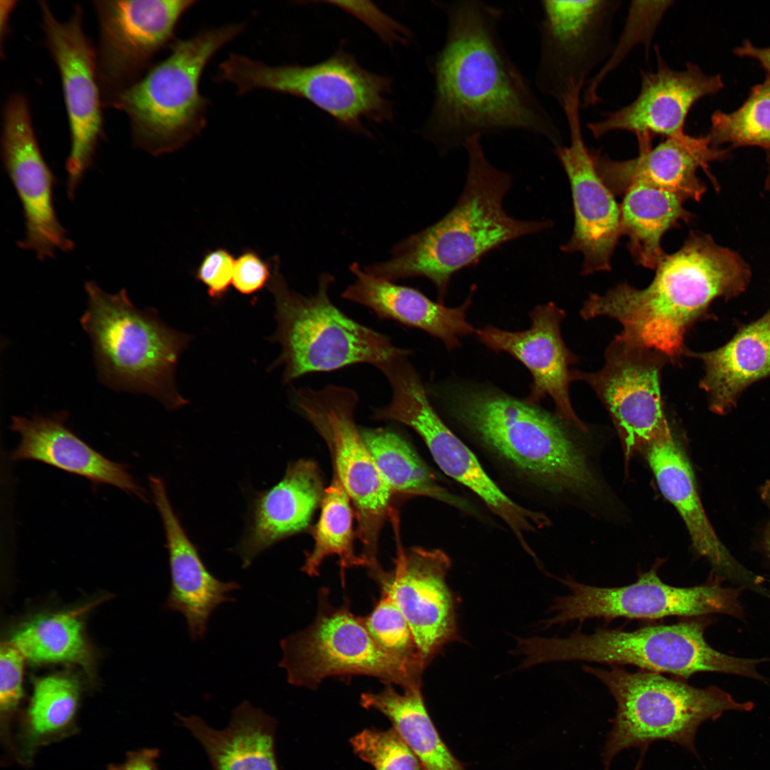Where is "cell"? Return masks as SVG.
<instances>
[{
  "label": "cell",
  "instance_id": "6da1fadb",
  "mask_svg": "<svg viewBox=\"0 0 770 770\" xmlns=\"http://www.w3.org/2000/svg\"><path fill=\"white\" fill-rule=\"evenodd\" d=\"M446 17L443 43L430 58L433 102L421 130L446 154L470 138L518 130L563 146L560 129L509 56L503 11L481 1L436 2Z\"/></svg>",
  "mask_w": 770,
  "mask_h": 770
},
{
  "label": "cell",
  "instance_id": "7a4b0ae2",
  "mask_svg": "<svg viewBox=\"0 0 770 770\" xmlns=\"http://www.w3.org/2000/svg\"><path fill=\"white\" fill-rule=\"evenodd\" d=\"M644 289L624 282L603 294H591L580 314L609 317L622 326V337L654 349L672 363L684 355V337L717 298L736 297L750 282L748 264L711 235L691 232L684 245L665 254Z\"/></svg>",
  "mask_w": 770,
  "mask_h": 770
},
{
  "label": "cell",
  "instance_id": "3957f363",
  "mask_svg": "<svg viewBox=\"0 0 770 770\" xmlns=\"http://www.w3.org/2000/svg\"><path fill=\"white\" fill-rule=\"evenodd\" d=\"M475 136L463 145L468 155L466 183L451 210L437 222L409 235L391 250V257L364 270L381 279L424 277L443 304L452 276L504 243L552 227L549 220H520L507 214L503 200L511 176L494 167Z\"/></svg>",
  "mask_w": 770,
  "mask_h": 770
},
{
  "label": "cell",
  "instance_id": "277c9868",
  "mask_svg": "<svg viewBox=\"0 0 770 770\" xmlns=\"http://www.w3.org/2000/svg\"><path fill=\"white\" fill-rule=\"evenodd\" d=\"M450 407L488 453L532 486L554 493L594 486L584 454L556 415L485 389L456 392Z\"/></svg>",
  "mask_w": 770,
  "mask_h": 770
},
{
  "label": "cell",
  "instance_id": "5b68a950",
  "mask_svg": "<svg viewBox=\"0 0 770 770\" xmlns=\"http://www.w3.org/2000/svg\"><path fill=\"white\" fill-rule=\"evenodd\" d=\"M711 622L706 616L632 631L598 628L590 634L577 632L563 638L520 639L519 652L525 656L521 667L581 661L632 664L682 679L699 672H718L766 681L756 667L769 659L733 657L715 650L704 637L705 629Z\"/></svg>",
  "mask_w": 770,
  "mask_h": 770
},
{
  "label": "cell",
  "instance_id": "8992f818",
  "mask_svg": "<svg viewBox=\"0 0 770 770\" xmlns=\"http://www.w3.org/2000/svg\"><path fill=\"white\" fill-rule=\"evenodd\" d=\"M88 307L80 322L91 338L98 377L115 389L151 395L169 409L188 403L174 371L190 337L173 330L153 309L136 308L126 289L111 294L85 284Z\"/></svg>",
  "mask_w": 770,
  "mask_h": 770
},
{
  "label": "cell",
  "instance_id": "52a82bcc",
  "mask_svg": "<svg viewBox=\"0 0 770 770\" xmlns=\"http://www.w3.org/2000/svg\"><path fill=\"white\" fill-rule=\"evenodd\" d=\"M582 669L606 686L617 705L602 752L605 770L620 751H646L658 741L675 743L697 756L695 737L703 722H714L727 711L754 708L752 702H739L716 686L697 688L658 672H630L619 665L609 669L584 665Z\"/></svg>",
  "mask_w": 770,
  "mask_h": 770
},
{
  "label": "cell",
  "instance_id": "ba28073f",
  "mask_svg": "<svg viewBox=\"0 0 770 770\" xmlns=\"http://www.w3.org/2000/svg\"><path fill=\"white\" fill-rule=\"evenodd\" d=\"M268 289L275 302L277 328L272 337L282 351L274 364L284 366L283 381L309 373L337 371L357 364L379 366L410 349L394 345L391 339L342 312L332 302L329 289L334 276L322 274L317 292L304 296L288 287L280 272L279 257L272 258Z\"/></svg>",
  "mask_w": 770,
  "mask_h": 770
},
{
  "label": "cell",
  "instance_id": "9c48e42d",
  "mask_svg": "<svg viewBox=\"0 0 770 770\" xmlns=\"http://www.w3.org/2000/svg\"><path fill=\"white\" fill-rule=\"evenodd\" d=\"M243 29V24H230L176 41L165 59L115 99L111 107L128 115L134 148L159 156L182 148L200 133L207 106L199 90L203 69Z\"/></svg>",
  "mask_w": 770,
  "mask_h": 770
},
{
  "label": "cell",
  "instance_id": "30bf717a",
  "mask_svg": "<svg viewBox=\"0 0 770 770\" xmlns=\"http://www.w3.org/2000/svg\"><path fill=\"white\" fill-rule=\"evenodd\" d=\"M217 80L232 83L240 94L265 88L306 99L357 133L369 134L364 120L381 123L394 117L388 99L391 81L363 68L342 48L311 66H270L231 53L220 64Z\"/></svg>",
  "mask_w": 770,
  "mask_h": 770
},
{
  "label": "cell",
  "instance_id": "8fae6325",
  "mask_svg": "<svg viewBox=\"0 0 770 770\" xmlns=\"http://www.w3.org/2000/svg\"><path fill=\"white\" fill-rule=\"evenodd\" d=\"M329 597V589L321 588L312 623L280 641L279 666L289 684L314 689L329 677L366 675L404 690L421 687L424 667L386 652L351 612L348 599L335 607Z\"/></svg>",
  "mask_w": 770,
  "mask_h": 770
},
{
  "label": "cell",
  "instance_id": "7c38bea8",
  "mask_svg": "<svg viewBox=\"0 0 770 770\" xmlns=\"http://www.w3.org/2000/svg\"><path fill=\"white\" fill-rule=\"evenodd\" d=\"M294 401L327 444L334 474L350 498L361 558L366 565L377 562L379 538L394 495L356 426L358 395L350 388L329 384L299 389Z\"/></svg>",
  "mask_w": 770,
  "mask_h": 770
},
{
  "label": "cell",
  "instance_id": "4fadbf2b",
  "mask_svg": "<svg viewBox=\"0 0 770 770\" xmlns=\"http://www.w3.org/2000/svg\"><path fill=\"white\" fill-rule=\"evenodd\" d=\"M385 377L391 389V399L387 405L373 409L371 419L399 422L411 428L441 471L480 498L530 551L524 534L546 526L548 518L516 503L488 476L473 453L437 414L410 362L392 366Z\"/></svg>",
  "mask_w": 770,
  "mask_h": 770
},
{
  "label": "cell",
  "instance_id": "5bb4252c",
  "mask_svg": "<svg viewBox=\"0 0 770 770\" xmlns=\"http://www.w3.org/2000/svg\"><path fill=\"white\" fill-rule=\"evenodd\" d=\"M657 568V564L635 582L620 587H597L570 578L560 579L570 594L555 599L550 610L554 615L544 622L545 627L574 621L582 623L591 618L686 619L724 614L744 620L739 599L744 588L724 587L722 580L715 578L703 585L672 586L660 579Z\"/></svg>",
  "mask_w": 770,
  "mask_h": 770
},
{
  "label": "cell",
  "instance_id": "9a60e30c",
  "mask_svg": "<svg viewBox=\"0 0 770 770\" xmlns=\"http://www.w3.org/2000/svg\"><path fill=\"white\" fill-rule=\"evenodd\" d=\"M620 0L540 1V56L535 82L561 106L575 86L584 87L610 58ZM583 90V89H582Z\"/></svg>",
  "mask_w": 770,
  "mask_h": 770
},
{
  "label": "cell",
  "instance_id": "2e32d148",
  "mask_svg": "<svg viewBox=\"0 0 770 770\" xmlns=\"http://www.w3.org/2000/svg\"><path fill=\"white\" fill-rule=\"evenodd\" d=\"M605 359L596 372L573 370V381H585L597 395L618 431L627 461L635 451L672 432L660 388L662 370L669 360L620 334Z\"/></svg>",
  "mask_w": 770,
  "mask_h": 770
},
{
  "label": "cell",
  "instance_id": "e0dca14e",
  "mask_svg": "<svg viewBox=\"0 0 770 770\" xmlns=\"http://www.w3.org/2000/svg\"><path fill=\"white\" fill-rule=\"evenodd\" d=\"M99 24L96 68L103 105L138 82L172 39L193 0L95 1Z\"/></svg>",
  "mask_w": 770,
  "mask_h": 770
},
{
  "label": "cell",
  "instance_id": "ac0fdd59",
  "mask_svg": "<svg viewBox=\"0 0 770 770\" xmlns=\"http://www.w3.org/2000/svg\"><path fill=\"white\" fill-rule=\"evenodd\" d=\"M46 45L58 69L69 123L71 148L66 162L67 195L73 200L93 165L103 136V101L96 50L83 29V9L75 5L60 21L45 1H39Z\"/></svg>",
  "mask_w": 770,
  "mask_h": 770
},
{
  "label": "cell",
  "instance_id": "d6986e66",
  "mask_svg": "<svg viewBox=\"0 0 770 770\" xmlns=\"http://www.w3.org/2000/svg\"><path fill=\"white\" fill-rule=\"evenodd\" d=\"M1 150L4 168L21 203L25 237L17 241L44 261L55 252L74 249L57 216L53 202L55 177L47 165L34 130L28 99L17 93L4 106Z\"/></svg>",
  "mask_w": 770,
  "mask_h": 770
},
{
  "label": "cell",
  "instance_id": "ffe728a7",
  "mask_svg": "<svg viewBox=\"0 0 770 770\" xmlns=\"http://www.w3.org/2000/svg\"><path fill=\"white\" fill-rule=\"evenodd\" d=\"M582 88L573 87L561 108L566 118L570 144L554 149L570 185L574 227L565 252L584 257L582 274L611 270V258L620 234V208L595 167L582 136L580 109Z\"/></svg>",
  "mask_w": 770,
  "mask_h": 770
},
{
  "label": "cell",
  "instance_id": "44dd1931",
  "mask_svg": "<svg viewBox=\"0 0 770 770\" xmlns=\"http://www.w3.org/2000/svg\"><path fill=\"white\" fill-rule=\"evenodd\" d=\"M654 51L657 68L640 71V88L635 98L587 124L595 138L617 131L630 133L637 140L639 153L646 152L652 148L654 137L666 138L685 132L692 107L724 87L720 75L707 74L692 62L682 70L673 69L657 46Z\"/></svg>",
  "mask_w": 770,
  "mask_h": 770
},
{
  "label": "cell",
  "instance_id": "7402d4cb",
  "mask_svg": "<svg viewBox=\"0 0 770 770\" xmlns=\"http://www.w3.org/2000/svg\"><path fill=\"white\" fill-rule=\"evenodd\" d=\"M394 566H368L369 575L405 616L426 664L456 637L454 604L446 583L450 558L441 550L398 548Z\"/></svg>",
  "mask_w": 770,
  "mask_h": 770
},
{
  "label": "cell",
  "instance_id": "603a6c76",
  "mask_svg": "<svg viewBox=\"0 0 770 770\" xmlns=\"http://www.w3.org/2000/svg\"><path fill=\"white\" fill-rule=\"evenodd\" d=\"M530 317V327L524 331L509 332L489 325L476 332L488 348L508 352L530 372L533 380L527 402L536 405L550 396L558 417L585 431L586 427L575 414L569 396L573 381L570 367L576 363L577 358L562 338L560 324L565 312L549 302L537 306Z\"/></svg>",
  "mask_w": 770,
  "mask_h": 770
},
{
  "label": "cell",
  "instance_id": "cb8c5ba5",
  "mask_svg": "<svg viewBox=\"0 0 770 770\" xmlns=\"http://www.w3.org/2000/svg\"><path fill=\"white\" fill-rule=\"evenodd\" d=\"M597 173L615 195H623L635 183L647 184L677 195L683 202L698 201L706 186L697 175L702 168L711 179L709 165L729 156V149L714 147L707 135L685 132L664 138L655 147L632 159L614 160L590 150Z\"/></svg>",
  "mask_w": 770,
  "mask_h": 770
},
{
  "label": "cell",
  "instance_id": "d4e9b609",
  "mask_svg": "<svg viewBox=\"0 0 770 770\" xmlns=\"http://www.w3.org/2000/svg\"><path fill=\"white\" fill-rule=\"evenodd\" d=\"M645 450L662 493L677 509L696 552L712 565L713 576L763 594L764 578L739 563L715 533L699 500L687 458L672 432L654 440Z\"/></svg>",
  "mask_w": 770,
  "mask_h": 770
},
{
  "label": "cell",
  "instance_id": "484cf974",
  "mask_svg": "<svg viewBox=\"0 0 770 770\" xmlns=\"http://www.w3.org/2000/svg\"><path fill=\"white\" fill-rule=\"evenodd\" d=\"M150 486L163 521L169 555L171 583L165 607L185 616L189 635L196 641L205 637L208 620L216 608L234 600L227 594L240 585L218 580L207 568L174 512L163 481L150 476Z\"/></svg>",
  "mask_w": 770,
  "mask_h": 770
},
{
  "label": "cell",
  "instance_id": "4316f807",
  "mask_svg": "<svg viewBox=\"0 0 770 770\" xmlns=\"http://www.w3.org/2000/svg\"><path fill=\"white\" fill-rule=\"evenodd\" d=\"M325 488L315 461L301 458L289 463L282 480L252 502L249 523L237 548L243 568L279 541L309 530Z\"/></svg>",
  "mask_w": 770,
  "mask_h": 770
},
{
  "label": "cell",
  "instance_id": "83f0119b",
  "mask_svg": "<svg viewBox=\"0 0 770 770\" xmlns=\"http://www.w3.org/2000/svg\"><path fill=\"white\" fill-rule=\"evenodd\" d=\"M349 270L355 280L343 291L342 298L370 309L380 319L424 331L440 339L449 350L460 346L461 337L476 332L466 319L475 285L466 301L452 308L432 301L416 289L377 277L356 262L349 266Z\"/></svg>",
  "mask_w": 770,
  "mask_h": 770
},
{
  "label": "cell",
  "instance_id": "f1b7e54d",
  "mask_svg": "<svg viewBox=\"0 0 770 770\" xmlns=\"http://www.w3.org/2000/svg\"><path fill=\"white\" fill-rule=\"evenodd\" d=\"M66 411L31 419L12 416L11 429L21 441L12 451V461H38L93 483L115 486L145 500V491L125 466L111 461L83 442L67 426Z\"/></svg>",
  "mask_w": 770,
  "mask_h": 770
},
{
  "label": "cell",
  "instance_id": "f546056e",
  "mask_svg": "<svg viewBox=\"0 0 770 770\" xmlns=\"http://www.w3.org/2000/svg\"><path fill=\"white\" fill-rule=\"evenodd\" d=\"M684 355L702 361L704 375L699 386L707 394L710 410L728 413L747 386L770 376V309L741 327L723 346L702 353L686 349Z\"/></svg>",
  "mask_w": 770,
  "mask_h": 770
},
{
  "label": "cell",
  "instance_id": "4dcf8cb0",
  "mask_svg": "<svg viewBox=\"0 0 770 770\" xmlns=\"http://www.w3.org/2000/svg\"><path fill=\"white\" fill-rule=\"evenodd\" d=\"M177 717L202 745L212 770H279L276 722L247 701L233 710L228 726L222 729H214L196 715Z\"/></svg>",
  "mask_w": 770,
  "mask_h": 770
},
{
  "label": "cell",
  "instance_id": "1f68e13d",
  "mask_svg": "<svg viewBox=\"0 0 770 770\" xmlns=\"http://www.w3.org/2000/svg\"><path fill=\"white\" fill-rule=\"evenodd\" d=\"M81 690L78 682L66 675L38 679L24 713L11 754L24 766L32 764L38 751L73 735Z\"/></svg>",
  "mask_w": 770,
  "mask_h": 770
},
{
  "label": "cell",
  "instance_id": "d6a6232c",
  "mask_svg": "<svg viewBox=\"0 0 770 770\" xmlns=\"http://www.w3.org/2000/svg\"><path fill=\"white\" fill-rule=\"evenodd\" d=\"M620 208V234L629 239L627 248L635 262L655 270L665 255L661 242L670 229L694 215L676 195L645 183L630 186Z\"/></svg>",
  "mask_w": 770,
  "mask_h": 770
},
{
  "label": "cell",
  "instance_id": "836d02e7",
  "mask_svg": "<svg viewBox=\"0 0 770 770\" xmlns=\"http://www.w3.org/2000/svg\"><path fill=\"white\" fill-rule=\"evenodd\" d=\"M361 705L378 711L419 760L423 770H466L441 739L424 704L421 687L399 693L392 684L361 695Z\"/></svg>",
  "mask_w": 770,
  "mask_h": 770
},
{
  "label": "cell",
  "instance_id": "e575fe53",
  "mask_svg": "<svg viewBox=\"0 0 770 770\" xmlns=\"http://www.w3.org/2000/svg\"><path fill=\"white\" fill-rule=\"evenodd\" d=\"M362 438L394 496H426L451 502L408 441L389 428H360Z\"/></svg>",
  "mask_w": 770,
  "mask_h": 770
},
{
  "label": "cell",
  "instance_id": "d590c367",
  "mask_svg": "<svg viewBox=\"0 0 770 770\" xmlns=\"http://www.w3.org/2000/svg\"><path fill=\"white\" fill-rule=\"evenodd\" d=\"M320 508L319 520L310 528L314 545L306 553L302 571L309 576L318 575L322 562L330 555L339 557L342 572L345 568L365 566V561L354 551L352 504L334 474L325 488Z\"/></svg>",
  "mask_w": 770,
  "mask_h": 770
},
{
  "label": "cell",
  "instance_id": "8d00e7d4",
  "mask_svg": "<svg viewBox=\"0 0 770 770\" xmlns=\"http://www.w3.org/2000/svg\"><path fill=\"white\" fill-rule=\"evenodd\" d=\"M11 642L33 663L72 662L86 668L91 663L82 625L74 612L37 617L22 625Z\"/></svg>",
  "mask_w": 770,
  "mask_h": 770
},
{
  "label": "cell",
  "instance_id": "74e56055",
  "mask_svg": "<svg viewBox=\"0 0 770 770\" xmlns=\"http://www.w3.org/2000/svg\"><path fill=\"white\" fill-rule=\"evenodd\" d=\"M712 145L759 146L770 150V75L751 87L742 105L729 113L716 111L707 134Z\"/></svg>",
  "mask_w": 770,
  "mask_h": 770
},
{
  "label": "cell",
  "instance_id": "f35d334b",
  "mask_svg": "<svg viewBox=\"0 0 770 770\" xmlns=\"http://www.w3.org/2000/svg\"><path fill=\"white\" fill-rule=\"evenodd\" d=\"M374 640L386 652L407 662L425 667L410 626L398 606L381 594L372 611L361 617Z\"/></svg>",
  "mask_w": 770,
  "mask_h": 770
},
{
  "label": "cell",
  "instance_id": "ab89813d",
  "mask_svg": "<svg viewBox=\"0 0 770 770\" xmlns=\"http://www.w3.org/2000/svg\"><path fill=\"white\" fill-rule=\"evenodd\" d=\"M350 743L354 753L375 770H423L394 728L366 729L354 736Z\"/></svg>",
  "mask_w": 770,
  "mask_h": 770
},
{
  "label": "cell",
  "instance_id": "60d3db41",
  "mask_svg": "<svg viewBox=\"0 0 770 770\" xmlns=\"http://www.w3.org/2000/svg\"><path fill=\"white\" fill-rule=\"evenodd\" d=\"M24 657L10 642L0 650V727L2 743L12 751L11 722L23 697Z\"/></svg>",
  "mask_w": 770,
  "mask_h": 770
},
{
  "label": "cell",
  "instance_id": "b9f144b4",
  "mask_svg": "<svg viewBox=\"0 0 770 770\" xmlns=\"http://www.w3.org/2000/svg\"><path fill=\"white\" fill-rule=\"evenodd\" d=\"M235 261L232 254L224 247L204 252L193 275L206 287L212 299L221 300L227 294L232 284Z\"/></svg>",
  "mask_w": 770,
  "mask_h": 770
},
{
  "label": "cell",
  "instance_id": "7bdbcfd3",
  "mask_svg": "<svg viewBox=\"0 0 770 770\" xmlns=\"http://www.w3.org/2000/svg\"><path fill=\"white\" fill-rule=\"evenodd\" d=\"M272 272L271 258L265 260L256 250L246 248L235 261L232 284L240 294L251 295L268 286Z\"/></svg>",
  "mask_w": 770,
  "mask_h": 770
},
{
  "label": "cell",
  "instance_id": "ee69618b",
  "mask_svg": "<svg viewBox=\"0 0 770 770\" xmlns=\"http://www.w3.org/2000/svg\"><path fill=\"white\" fill-rule=\"evenodd\" d=\"M351 13L368 24L387 43L406 41V30L394 19L367 1H329Z\"/></svg>",
  "mask_w": 770,
  "mask_h": 770
},
{
  "label": "cell",
  "instance_id": "f6af8a7d",
  "mask_svg": "<svg viewBox=\"0 0 770 770\" xmlns=\"http://www.w3.org/2000/svg\"><path fill=\"white\" fill-rule=\"evenodd\" d=\"M159 751L154 748H145L127 754L126 759L120 764H110L107 770H158L157 759Z\"/></svg>",
  "mask_w": 770,
  "mask_h": 770
},
{
  "label": "cell",
  "instance_id": "bcb514c9",
  "mask_svg": "<svg viewBox=\"0 0 770 770\" xmlns=\"http://www.w3.org/2000/svg\"><path fill=\"white\" fill-rule=\"evenodd\" d=\"M734 53L739 56L756 59L765 70L766 75H770V47L757 48L749 40H745L741 46L734 49Z\"/></svg>",
  "mask_w": 770,
  "mask_h": 770
},
{
  "label": "cell",
  "instance_id": "7dc6e473",
  "mask_svg": "<svg viewBox=\"0 0 770 770\" xmlns=\"http://www.w3.org/2000/svg\"><path fill=\"white\" fill-rule=\"evenodd\" d=\"M17 1L15 0H6L0 1V34H1V53H3L4 41L8 31L9 19L11 13L16 6Z\"/></svg>",
  "mask_w": 770,
  "mask_h": 770
},
{
  "label": "cell",
  "instance_id": "c3c4849f",
  "mask_svg": "<svg viewBox=\"0 0 770 770\" xmlns=\"http://www.w3.org/2000/svg\"><path fill=\"white\" fill-rule=\"evenodd\" d=\"M760 495L769 510V520L764 534V548L770 560V481H767L760 488Z\"/></svg>",
  "mask_w": 770,
  "mask_h": 770
},
{
  "label": "cell",
  "instance_id": "681fc988",
  "mask_svg": "<svg viewBox=\"0 0 770 770\" xmlns=\"http://www.w3.org/2000/svg\"><path fill=\"white\" fill-rule=\"evenodd\" d=\"M766 160L768 163V175L765 181V188L766 190H770V150L766 151Z\"/></svg>",
  "mask_w": 770,
  "mask_h": 770
},
{
  "label": "cell",
  "instance_id": "f907efd6",
  "mask_svg": "<svg viewBox=\"0 0 770 770\" xmlns=\"http://www.w3.org/2000/svg\"><path fill=\"white\" fill-rule=\"evenodd\" d=\"M645 752V751H642V755H641L640 759L638 760L637 763L636 764V765H635V768L633 769V770H641L642 764V761H643V755H644Z\"/></svg>",
  "mask_w": 770,
  "mask_h": 770
}]
</instances>
